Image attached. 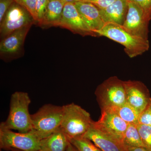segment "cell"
<instances>
[{
	"label": "cell",
	"mask_w": 151,
	"mask_h": 151,
	"mask_svg": "<svg viewBox=\"0 0 151 151\" xmlns=\"http://www.w3.org/2000/svg\"><path fill=\"white\" fill-rule=\"evenodd\" d=\"M31 100L27 92H16L11 96L10 110L7 119L3 122L6 128L20 133L32 130L31 115L29 106Z\"/></svg>",
	"instance_id": "obj_1"
},
{
	"label": "cell",
	"mask_w": 151,
	"mask_h": 151,
	"mask_svg": "<svg viewBox=\"0 0 151 151\" xmlns=\"http://www.w3.org/2000/svg\"><path fill=\"white\" fill-rule=\"evenodd\" d=\"M97 34L98 37H105L122 45L130 58L142 55L150 48L148 40L132 35L119 25L107 24Z\"/></svg>",
	"instance_id": "obj_2"
},
{
	"label": "cell",
	"mask_w": 151,
	"mask_h": 151,
	"mask_svg": "<svg viewBox=\"0 0 151 151\" xmlns=\"http://www.w3.org/2000/svg\"><path fill=\"white\" fill-rule=\"evenodd\" d=\"M63 115L60 127L71 139L83 137L92 126L90 114L81 106L72 103L63 105Z\"/></svg>",
	"instance_id": "obj_3"
},
{
	"label": "cell",
	"mask_w": 151,
	"mask_h": 151,
	"mask_svg": "<svg viewBox=\"0 0 151 151\" xmlns=\"http://www.w3.org/2000/svg\"><path fill=\"white\" fill-rule=\"evenodd\" d=\"M63 107L45 104L31 115L32 130L41 140L46 138L60 127Z\"/></svg>",
	"instance_id": "obj_4"
},
{
	"label": "cell",
	"mask_w": 151,
	"mask_h": 151,
	"mask_svg": "<svg viewBox=\"0 0 151 151\" xmlns=\"http://www.w3.org/2000/svg\"><path fill=\"white\" fill-rule=\"evenodd\" d=\"M95 94L101 111L127 103L124 81L116 76L109 77L100 84Z\"/></svg>",
	"instance_id": "obj_5"
},
{
	"label": "cell",
	"mask_w": 151,
	"mask_h": 151,
	"mask_svg": "<svg viewBox=\"0 0 151 151\" xmlns=\"http://www.w3.org/2000/svg\"><path fill=\"white\" fill-rule=\"evenodd\" d=\"M40 141L33 130L25 133L16 132L6 128L3 122L0 124L1 149H17L22 151H39Z\"/></svg>",
	"instance_id": "obj_6"
},
{
	"label": "cell",
	"mask_w": 151,
	"mask_h": 151,
	"mask_svg": "<svg viewBox=\"0 0 151 151\" xmlns=\"http://www.w3.org/2000/svg\"><path fill=\"white\" fill-rule=\"evenodd\" d=\"M36 22L32 16L23 7L14 2L0 22L1 40L11 33Z\"/></svg>",
	"instance_id": "obj_7"
},
{
	"label": "cell",
	"mask_w": 151,
	"mask_h": 151,
	"mask_svg": "<svg viewBox=\"0 0 151 151\" xmlns=\"http://www.w3.org/2000/svg\"><path fill=\"white\" fill-rule=\"evenodd\" d=\"M128 1V10L123 27L132 35L148 40L149 21L137 4Z\"/></svg>",
	"instance_id": "obj_8"
},
{
	"label": "cell",
	"mask_w": 151,
	"mask_h": 151,
	"mask_svg": "<svg viewBox=\"0 0 151 151\" xmlns=\"http://www.w3.org/2000/svg\"><path fill=\"white\" fill-rule=\"evenodd\" d=\"M58 27L66 29L73 33L83 37L91 36L96 37L87 27L74 3H65L62 18Z\"/></svg>",
	"instance_id": "obj_9"
},
{
	"label": "cell",
	"mask_w": 151,
	"mask_h": 151,
	"mask_svg": "<svg viewBox=\"0 0 151 151\" xmlns=\"http://www.w3.org/2000/svg\"><path fill=\"white\" fill-rule=\"evenodd\" d=\"M31 27L18 30L1 40L0 55L2 59L9 61L18 58L23 50L25 40Z\"/></svg>",
	"instance_id": "obj_10"
},
{
	"label": "cell",
	"mask_w": 151,
	"mask_h": 151,
	"mask_svg": "<svg viewBox=\"0 0 151 151\" xmlns=\"http://www.w3.org/2000/svg\"><path fill=\"white\" fill-rule=\"evenodd\" d=\"M94 123L98 128L122 143L129 125L111 109L101 111L100 119Z\"/></svg>",
	"instance_id": "obj_11"
},
{
	"label": "cell",
	"mask_w": 151,
	"mask_h": 151,
	"mask_svg": "<svg viewBox=\"0 0 151 151\" xmlns=\"http://www.w3.org/2000/svg\"><path fill=\"white\" fill-rule=\"evenodd\" d=\"M124 81L127 103L140 113L151 99L147 87L140 81Z\"/></svg>",
	"instance_id": "obj_12"
},
{
	"label": "cell",
	"mask_w": 151,
	"mask_h": 151,
	"mask_svg": "<svg viewBox=\"0 0 151 151\" xmlns=\"http://www.w3.org/2000/svg\"><path fill=\"white\" fill-rule=\"evenodd\" d=\"M83 137L92 141L103 151H128L122 143L98 128L94 121Z\"/></svg>",
	"instance_id": "obj_13"
},
{
	"label": "cell",
	"mask_w": 151,
	"mask_h": 151,
	"mask_svg": "<svg viewBox=\"0 0 151 151\" xmlns=\"http://www.w3.org/2000/svg\"><path fill=\"white\" fill-rule=\"evenodd\" d=\"M89 29L95 35L105 25L100 15L99 9L92 3L77 2L74 3Z\"/></svg>",
	"instance_id": "obj_14"
},
{
	"label": "cell",
	"mask_w": 151,
	"mask_h": 151,
	"mask_svg": "<svg viewBox=\"0 0 151 151\" xmlns=\"http://www.w3.org/2000/svg\"><path fill=\"white\" fill-rule=\"evenodd\" d=\"M99 10L105 24L112 23L122 26L127 14L128 1L116 0L106 8Z\"/></svg>",
	"instance_id": "obj_15"
},
{
	"label": "cell",
	"mask_w": 151,
	"mask_h": 151,
	"mask_svg": "<svg viewBox=\"0 0 151 151\" xmlns=\"http://www.w3.org/2000/svg\"><path fill=\"white\" fill-rule=\"evenodd\" d=\"M69 138L60 127L51 134L40 141V150L43 151H66L70 143Z\"/></svg>",
	"instance_id": "obj_16"
},
{
	"label": "cell",
	"mask_w": 151,
	"mask_h": 151,
	"mask_svg": "<svg viewBox=\"0 0 151 151\" xmlns=\"http://www.w3.org/2000/svg\"><path fill=\"white\" fill-rule=\"evenodd\" d=\"M65 3L63 0H49L44 17L40 27H58L62 17Z\"/></svg>",
	"instance_id": "obj_17"
},
{
	"label": "cell",
	"mask_w": 151,
	"mask_h": 151,
	"mask_svg": "<svg viewBox=\"0 0 151 151\" xmlns=\"http://www.w3.org/2000/svg\"><path fill=\"white\" fill-rule=\"evenodd\" d=\"M122 143L127 150L138 147H145L138 131L137 124L128 125Z\"/></svg>",
	"instance_id": "obj_18"
},
{
	"label": "cell",
	"mask_w": 151,
	"mask_h": 151,
	"mask_svg": "<svg viewBox=\"0 0 151 151\" xmlns=\"http://www.w3.org/2000/svg\"><path fill=\"white\" fill-rule=\"evenodd\" d=\"M108 109L114 111L127 124H139L140 113L127 103L122 106Z\"/></svg>",
	"instance_id": "obj_19"
},
{
	"label": "cell",
	"mask_w": 151,
	"mask_h": 151,
	"mask_svg": "<svg viewBox=\"0 0 151 151\" xmlns=\"http://www.w3.org/2000/svg\"><path fill=\"white\" fill-rule=\"evenodd\" d=\"M70 142L78 151H103L92 141L84 137L71 139Z\"/></svg>",
	"instance_id": "obj_20"
},
{
	"label": "cell",
	"mask_w": 151,
	"mask_h": 151,
	"mask_svg": "<svg viewBox=\"0 0 151 151\" xmlns=\"http://www.w3.org/2000/svg\"><path fill=\"white\" fill-rule=\"evenodd\" d=\"M137 128L144 146L151 151V127L138 124Z\"/></svg>",
	"instance_id": "obj_21"
},
{
	"label": "cell",
	"mask_w": 151,
	"mask_h": 151,
	"mask_svg": "<svg viewBox=\"0 0 151 151\" xmlns=\"http://www.w3.org/2000/svg\"><path fill=\"white\" fill-rule=\"evenodd\" d=\"M49 0H36L37 24L40 26L43 20Z\"/></svg>",
	"instance_id": "obj_22"
},
{
	"label": "cell",
	"mask_w": 151,
	"mask_h": 151,
	"mask_svg": "<svg viewBox=\"0 0 151 151\" xmlns=\"http://www.w3.org/2000/svg\"><path fill=\"white\" fill-rule=\"evenodd\" d=\"M15 2L23 7L32 16L36 22V0H14Z\"/></svg>",
	"instance_id": "obj_23"
},
{
	"label": "cell",
	"mask_w": 151,
	"mask_h": 151,
	"mask_svg": "<svg viewBox=\"0 0 151 151\" xmlns=\"http://www.w3.org/2000/svg\"><path fill=\"white\" fill-rule=\"evenodd\" d=\"M139 124L151 127V99L145 108L140 113Z\"/></svg>",
	"instance_id": "obj_24"
},
{
	"label": "cell",
	"mask_w": 151,
	"mask_h": 151,
	"mask_svg": "<svg viewBox=\"0 0 151 151\" xmlns=\"http://www.w3.org/2000/svg\"><path fill=\"white\" fill-rule=\"evenodd\" d=\"M142 10L146 18L150 21L151 17V0H129Z\"/></svg>",
	"instance_id": "obj_25"
},
{
	"label": "cell",
	"mask_w": 151,
	"mask_h": 151,
	"mask_svg": "<svg viewBox=\"0 0 151 151\" xmlns=\"http://www.w3.org/2000/svg\"><path fill=\"white\" fill-rule=\"evenodd\" d=\"M14 2V0H0V22L2 21L7 12Z\"/></svg>",
	"instance_id": "obj_26"
},
{
	"label": "cell",
	"mask_w": 151,
	"mask_h": 151,
	"mask_svg": "<svg viewBox=\"0 0 151 151\" xmlns=\"http://www.w3.org/2000/svg\"><path fill=\"white\" fill-rule=\"evenodd\" d=\"M116 1V0H86L84 2L92 3L100 9H103L111 5V4H113Z\"/></svg>",
	"instance_id": "obj_27"
},
{
	"label": "cell",
	"mask_w": 151,
	"mask_h": 151,
	"mask_svg": "<svg viewBox=\"0 0 151 151\" xmlns=\"http://www.w3.org/2000/svg\"><path fill=\"white\" fill-rule=\"evenodd\" d=\"M128 151H150L148 149L145 147H138L134 148L129 149Z\"/></svg>",
	"instance_id": "obj_28"
},
{
	"label": "cell",
	"mask_w": 151,
	"mask_h": 151,
	"mask_svg": "<svg viewBox=\"0 0 151 151\" xmlns=\"http://www.w3.org/2000/svg\"><path fill=\"white\" fill-rule=\"evenodd\" d=\"M66 151H78V150L71 143H70L68 146Z\"/></svg>",
	"instance_id": "obj_29"
},
{
	"label": "cell",
	"mask_w": 151,
	"mask_h": 151,
	"mask_svg": "<svg viewBox=\"0 0 151 151\" xmlns=\"http://www.w3.org/2000/svg\"><path fill=\"white\" fill-rule=\"evenodd\" d=\"M65 3H74L77 2H84L86 0H63Z\"/></svg>",
	"instance_id": "obj_30"
},
{
	"label": "cell",
	"mask_w": 151,
	"mask_h": 151,
	"mask_svg": "<svg viewBox=\"0 0 151 151\" xmlns=\"http://www.w3.org/2000/svg\"><path fill=\"white\" fill-rule=\"evenodd\" d=\"M12 151H22L19 150H17V149H12Z\"/></svg>",
	"instance_id": "obj_31"
},
{
	"label": "cell",
	"mask_w": 151,
	"mask_h": 151,
	"mask_svg": "<svg viewBox=\"0 0 151 151\" xmlns=\"http://www.w3.org/2000/svg\"><path fill=\"white\" fill-rule=\"evenodd\" d=\"M42 151V150H39V151Z\"/></svg>",
	"instance_id": "obj_32"
},
{
	"label": "cell",
	"mask_w": 151,
	"mask_h": 151,
	"mask_svg": "<svg viewBox=\"0 0 151 151\" xmlns=\"http://www.w3.org/2000/svg\"><path fill=\"white\" fill-rule=\"evenodd\" d=\"M150 20H151V18H150Z\"/></svg>",
	"instance_id": "obj_33"
}]
</instances>
